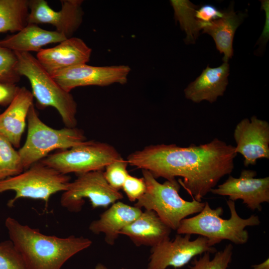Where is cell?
<instances>
[{"label":"cell","instance_id":"1","mask_svg":"<svg viewBox=\"0 0 269 269\" xmlns=\"http://www.w3.org/2000/svg\"><path fill=\"white\" fill-rule=\"evenodd\" d=\"M237 155L234 146L215 138L186 147L149 145L131 153L127 160L129 164L148 170L156 179L182 178L177 180L181 186L192 199L201 202L222 177L232 172Z\"/></svg>","mask_w":269,"mask_h":269},{"label":"cell","instance_id":"2","mask_svg":"<svg viewBox=\"0 0 269 269\" xmlns=\"http://www.w3.org/2000/svg\"><path fill=\"white\" fill-rule=\"evenodd\" d=\"M5 225L28 269H61L67 260L92 244L82 236L47 235L10 217L5 219Z\"/></svg>","mask_w":269,"mask_h":269},{"label":"cell","instance_id":"3","mask_svg":"<svg viewBox=\"0 0 269 269\" xmlns=\"http://www.w3.org/2000/svg\"><path fill=\"white\" fill-rule=\"evenodd\" d=\"M227 204L230 212L228 219L221 217L223 213L221 207L212 209L206 202L197 215L181 221L176 230L177 234L198 235L207 238L214 245L224 240L237 245L246 243L249 236L246 228L260 225V218L255 215L248 218H241L237 212L234 201L228 200Z\"/></svg>","mask_w":269,"mask_h":269},{"label":"cell","instance_id":"4","mask_svg":"<svg viewBox=\"0 0 269 269\" xmlns=\"http://www.w3.org/2000/svg\"><path fill=\"white\" fill-rule=\"evenodd\" d=\"M13 52L17 58L16 71L28 79L37 103L41 107L54 108L66 127L75 128L77 105L70 92L64 90L30 53Z\"/></svg>","mask_w":269,"mask_h":269},{"label":"cell","instance_id":"5","mask_svg":"<svg viewBox=\"0 0 269 269\" xmlns=\"http://www.w3.org/2000/svg\"><path fill=\"white\" fill-rule=\"evenodd\" d=\"M142 173L146 189L134 206L154 211L172 230L176 231L182 220L203 209L205 203L187 201L180 196L181 185L176 179L160 183L148 170L142 169Z\"/></svg>","mask_w":269,"mask_h":269},{"label":"cell","instance_id":"6","mask_svg":"<svg viewBox=\"0 0 269 269\" xmlns=\"http://www.w3.org/2000/svg\"><path fill=\"white\" fill-rule=\"evenodd\" d=\"M27 120L26 139L18 150L24 170L44 159L54 150L67 149L86 140L83 131L76 127L57 130L45 124L33 104L30 108Z\"/></svg>","mask_w":269,"mask_h":269},{"label":"cell","instance_id":"7","mask_svg":"<svg viewBox=\"0 0 269 269\" xmlns=\"http://www.w3.org/2000/svg\"><path fill=\"white\" fill-rule=\"evenodd\" d=\"M70 182L68 175L60 173L40 161L34 163L21 173L0 181V194L13 191L15 196L7 202L12 207L20 198L43 200L47 206L54 194L65 191Z\"/></svg>","mask_w":269,"mask_h":269},{"label":"cell","instance_id":"8","mask_svg":"<svg viewBox=\"0 0 269 269\" xmlns=\"http://www.w3.org/2000/svg\"><path fill=\"white\" fill-rule=\"evenodd\" d=\"M121 157L117 150L106 142L86 140L78 145L49 154L40 161L61 173L79 175L103 170Z\"/></svg>","mask_w":269,"mask_h":269},{"label":"cell","instance_id":"9","mask_svg":"<svg viewBox=\"0 0 269 269\" xmlns=\"http://www.w3.org/2000/svg\"><path fill=\"white\" fill-rule=\"evenodd\" d=\"M123 198L122 194L108 184L101 170L78 175L63 192L60 204L69 211L78 212L82 210L85 199L95 209L107 208Z\"/></svg>","mask_w":269,"mask_h":269},{"label":"cell","instance_id":"10","mask_svg":"<svg viewBox=\"0 0 269 269\" xmlns=\"http://www.w3.org/2000/svg\"><path fill=\"white\" fill-rule=\"evenodd\" d=\"M190 239V235L177 234L173 240H166L152 247L147 269L181 268L198 255L217 251L206 237L199 236L193 240Z\"/></svg>","mask_w":269,"mask_h":269},{"label":"cell","instance_id":"11","mask_svg":"<svg viewBox=\"0 0 269 269\" xmlns=\"http://www.w3.org/2000/svg\"><path fill=\"white\" fill-rule=\"evenodd\" d=\"M130 71L128 65L94 66L84 64L50 76L64 90L70 92L81 86L124 84L127 82Z\"/></svg>","mask_w":269,"mask_h":269},{"label":"cell","instance_id":"12","mask_svg":"<svg viewBox=\"0 0 269 269\" xmlns=\"http://www.w3.org/2000/svg\"><path fill=\"white\" fill-rule=\"evenodd\" d=\"M257 172L243 169L239 177L230 175L228 179L210 192L229 197V200H241L248 208L253 211L262 209V204L269 202V177L255 178Z\"/></svg>","mask_w":269,"mask_h":269},{"label":"cell","instance_id":"13","mask_svg":"<svg viewBox=\"0 0 269 269\" xmlns=\"http://www.w3.org/2000/svg\"><path fill=\"white\" fill-rule=\"evenodd\" d=\"M61 8L56 11L52 9L44 0H29L30 11L27 24L47 23L52 25L56 31L71 37L82 22L84 15L82 0H60Z\"/></svg>","mask_w":269,"mask_h":269},{"label":"cell","instance_id":"14","mask_svg":"<svg viewBox=\"0 0 269 269\" xmlns=\"http://www.w3.org/2000/svg\"><path fill=\"white\" fill-rule=\"evenodd\" d=\"M236 152L244 158V165H255L261 158H269V124L256 116L242 119L234 132Z\"/></svg>","mask_w":269,"mask_h":269},{"label":"cell","instance_id":"15","mask_svg":"<svg viewBox=\"0 0 269 269\" xmlns=\"http://www.w3.org/2000/svg\"><path fill=\"white\" fill-rule=\"evenodd\" d=\"M92 49L81 38L70 37L52 48L41 49L36 59L50 75L68 68L86 64L90 60Z\"/></svg>","mask_w":269,"mask_h":269},{"label":"cell","instance_id":"16","mask_svg":"<svg viewBox=\"0 0 269 269\" xmlns=\"http://www.w3.org/2000/svg\"><path fill=\"white\" fill-rule=\"evenodd\" d=\"M33 98L32 93L25 87L17 88L8 107L0 114V134L15 147L20 146Z\"/></svg>","mask_w":269,"mask_h":269},{"label":"cell","instance_id":"17","mask_svg":"<svg viewBox=\"0 0 269 269\" xmlns=\"http://www.w3.org/2000/svg\"><path fill=\"white\" fill-rule=\"evenodd\" d=\"M172 230L151 210H145L119 235L127 236L136 246L153 247L170 239Z\"/></svg>","mask_w":269,"mask_h":269},{"label":"cell","instance_id":"18","mask_svg":"<svg viewBox=\"0 0 269 269\" xmlns=\"http://www.w3.org/2000/svg\"><path fill=\"white\" fill-rule=\"evenodd\" d=\"M229 65L224 62L221 66L210 68L208 65L193 82L184 89L185 98L194 103L206 100L212 103L222 96L228 84Z\"/></svg>","mask_w":269,"mask_h":269},{"label":"cell","instance_id":"19","mask_svg":"<svg viewBox=\"0 0 269 269\" xmlns=\"http://www.w3.org/2000/svg\"><path fill=\"white\" fill-rule=\"evenodd\" d=\"M140 208L118 201L103 212L98 219L93 221L89 229L93 233L105 235V241L114 245L119 232L135 220L141 213Z\"/></svg>","mask_w":269,"mask_h":269},{"label":"cell","instance_id":"20","mask_svg":"<svg viewBox=\"0 0 269 269\" xmlns=\"http://www.w3.org/2000/svg\"><path fill=\"white\" fill-rule=\"evenodd\" d=\"M67 39L56 30L42 29L35 24H27L16 34L0 40V46L12 51H39L42 47L53 43H60Z\"/></svg>","mask_w":269,"mask_h":269},{"label":"cell","instance_id":"21","mask_svg":"<svg viewBox=\"0 0 269 269\" xmlns=\"http://www.w3.org/2000/svg\"><path fill=\"white\" fill-rule=\"evenodd\" d=\"M242 20L241 14L231 8L224 11L223 16L217 19L207 23L201 22L202 33H207L212 37L218 50L221 54H224V62H228L233 55L234 34Z\"/></svg>","mask_w":269,"mask_h":269},{"label":"cell","instance_id":"22","mask_svg":"<svg viewBox=\"0 0 269 269\" xmlns=\"http://www.w3.org/2000/svg\"><path fill=\"white\" fill-rule=\"evenodd\" d=\"M29 0H0V33L19 31L27 24Z\"/></svg>","mask_w":269,"mask_h":269},{"label":"cell","instance_id":"23","mask_svg":"<svg viewBox=\"0 0 269 269\" xmlns=\"http://www.w3.org/2000/svg\"><path fill=\"white\" fill-rule=\"evenodd\" d=\"M170 2L174 9L175 20L179 21L181 28L186 33L185 42L194 43L201 30V21L195 16L197 6L187 0H171Z\"/></svg>","mask_w":269,"mask_h":269},{"label":"cell","instance_id":"24","mask_svg":"<svg viewBox=\"0 0 269 269\" xmlns=\"http://www.w3.org/2000/svg\"><path fill=\"white\" fill-rule=\"evenodd\" d=\"M24 170L18 151L6 137L0 134V181Z\"/></svg>","mask_w":269,"mask_h":269},{"label":"cell","instance_id":"25","mask_svg":"<svg viewBox=\"0 0 269 269\" xmlns=\"http://www.w3.org/2000/svg\"><path fill=\"white\" fill-rule=\"evenodd\" d=\"M233 247L229 244L221 251H217L213 259H210V253L202 254L199 259H193L190 269H227L231 262Z\"/></svg>","mask_w":269,"mask_h":269},{"label":"cell","instance_id":"26","mask_svg":"<svg viewBox=\"0 0 269 269\" xmlns=\"http://www.w3.org/2000/svg\"><path fill=\"white\" fill-rule=\"evenodd\" d=\"M16 56L13 51L0 46V83L14 85L19 75L16 70Z\"/></svg>","mask_w":269,"mask_h":269},{"label":"cell","instance_id":"27","mask_svg":"<svg viewBox=\"0 0 269 269\" xmlns=\"http://www.w3.org/2000/svg\"><path fill=\"white\" fill-rule=\"evenodd\" d=\"M0 269H28L12 242H0Z\"/></svg>","mask_w":269,"mask_h":269},{"label":"cell","instance_id":"28","mask_svg":"<svg viewBox=\"0 0 269 269\" xmlns=\"http://www.w3.org/2000/svg\"><path fill=\"white\" fill-rule=\"evenodd\" d=\"M129 164L127 159L122 157L108 164L104 171L105 178L108 184L114 189L119 191L127 176L129 174L127 170Z\"/></svg>","mask_w":269,"mask_h":269},{"label":"cell","instance_id":"29","mask_svg":"<svg viewBox=\"0 0 269 269\" xmlns=\"http://www.w3.org/2000/svg\"><path fill=\"white\" fill-rule=\"evenodd\" d=\"M122 188L130 201L136 202L144 194L146 185L143 177L138 178L129 174Z\"/></svg>","mask_w":269,"mask_h":269},{"label":"cell","instance_id":"30","mask_svg":"<svg viewBox=\"0 0 269 269\" xmlns=\"http://www.w3.org/2000/svg\"><path fill=\"white\" fill-rule=\"evenodd\" d=\"M223 11L219 10L211 4H204L196 10L195 16L199 21L207 23L217 19L223 16Z\"/></svg>","mask_w":269,"mask_h":269},{"label":"cell","instance_id":"31","mask_svg":"<svg viewBox=\"0 0 269 269\" xmlns=\"http://www.w3.org/2000/svg\"><path fill=\"white\" fill-rule=\"evenodd\" d=\"M17 87L14 85L0 83V104L10 103L15 93Z\"/></svg>","mask_w":269,"mask_h":269},{"label":"cell","instance_id":"32","mask_svg":"<svg viewBox=\"0 0 269 269\" xmlns=\"http://www.w3.org/2000/svg\"><path fill=\"white\" fill-rule=\"evenodd\" d=\"M262 3L261 8L264 9L266 11V23L264 27L263 33H262L261 36L259 39V41L260 43L263 44L265 42V44L267 43L269 39V0H261Z\"/></svg>","mask_w":269,"mask_h":269},{"label":"cell","instance_id":"33","mask_svg":"<svg viewBox=\"0 0 269 269\" xmlns=\"http://www.w3.org/2000/svg\"><path fill=\"white\" fill-rule=\"evenodd\" d=\"M252 269H269V258L261 264L252 266Z\"/></svg>","mask_w":269,"mask_h":269},{"label":"cell","instance_id":"34","mask_svg":"<svg viewBox=\"0 0 269 269\" xmlns=\"http://www.w3.org/2000/svg\"><path fill=\"white\" fill-rule=\"evenodd\" d=\"M94 269H108L105 265L102 264H98Z\"/></svg>","mask_w":269,"mask_h":269},{"label":"cell","instance_id":"35","mask_svg":"<svg viewBox=\"0 0 269 269\" xmlns=\"http://www.w3.org/2000/svg\"><path fill=\"white\" fill-rule=\"evenodd\" d=\"M122 269H126V268H122Z\"/></svg>","mask_w":269,"mask_h":269},{"label":"cell","instance_id":"36","mask_svg":"<svg viewBox=\"0 0 269 269\" xmlns=\"http://www.w3.org/2000/svg\"><path fill=\"white\" fill-rule=\"evenodd\" d=\"M167 269H170L169 268H167Z\"/></svg>","mask_w":269,"mask_h":269}]
</instances>
